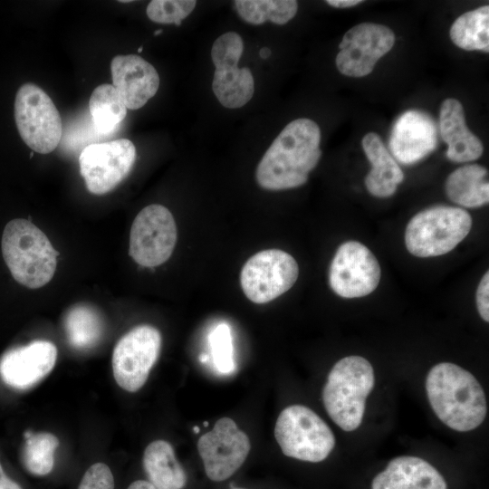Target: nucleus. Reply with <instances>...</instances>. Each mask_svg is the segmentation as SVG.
Returning <instances> with one entry per match:
<instances>
[{
    "label": "nucleus",
    "instance_id": "obj_44",
    "mask_svg": "<svg viewBox=\"0 0 489 489\" xmlns=\"http://www.w3.org/2000/svg\"><path fill=\"white\" fill-rule=\"evenodd\" d=\"M232 489H244V488H237V487H236V488H232Z\"/></svg>",
    "mask_w": 489,
    "mask_h": 489
},
{
    "label": "nucleus",
    "instance_id": "obj_34",
    "mask_svg": "<svg viewBox=\"0 0 489 489\" xmlns=\"http://www.w3.org/2000/svg\"><path fill=\"white\" fill-rule=\"evenodd\" d=\"M0 489H22V487L10 479L4 472L0 463Z\"/></svg>",
    "mask_w": 489,
    "mask_h": 489
},
{
    "label": "nucleus",
    "instance_id": "obj_25",
    "mask_svg": "<svg viewBox=\"0 0 489 489\" xmlns=\"http://www.w3.org/2000/svg\"><path fill=\"white\" fill-rule=\"evenodd\" d=\"M89 110L94 129L100 134L113 132L127 114V108L115 88L106 83L92 91Z\"/></svg>",
    "mask_w": 489,
    "mask_h": 489
},
{
    "label": "nucleus",
    "instance_id": "obj_40",
    "mask_svg": "<svg viewBox=\"0 0 489 489\" xmlns=\"http://www.w3.org/2000/svg\"><path fill=\"white\" fill-rule=\"evenodd\" d=\"M193 430H194L196 433H198V432H199V428H198L197 426L194 427Z\"/></svg>",
    "mask_w": 489,
    "mask_h": 489
},
{
    "label": "nucleus",
    "instance_id": "obj_17",
    "mask_svg": "<svg viewBox=\"0 0 489 489\" xmlns=\"http://www.w3.org/2000/svg\"><path fill=\"white\" fill-rule=\"evenodd\" d=\"M436 129L433 120L418 110L404 112L395 122L389 139L392 157L405 165L414 164L436 147Z\"/></svg>",
    "mask_w": 489,
    "mask_h": 489
},
{
    "label": "nucleus",
    "instance_id": "obj_11",
    "mask_svg": "<svg viewBox=\"0 0 489 489\" xmlns=\"http://www.w3.org/2000/svg\"><path fill=\"white\" fill-rule=\"evenodd\" d=\"M136 156L134 144L127 139L86 146L79 165L88 190L103 195L114 189L129 174Z\"/></svg>",
    "mask_w": 489,
    "mask_h": 489
},
{
    "label": "nucleus",
    "instance_id": "obj_19",
    "mask_svg": "<svg viewBox=\"0 0 489 489\" xmlns=\"http://www.w3.org/2000/svg\"><path fill=\"white\" fill-rule=\"evenodd\" d=\"M439 121L442 139L447 145L446 157L449 160L465 163L481 157L484 146L467 128L459 101L448 98L443 101Z\"/></svg>",
    "mask_w": 489,
    "mask_h": 489
},
{
    "label": "nucleus",
    "instance_id": "obj_41",
    "mask_svg": "<svg viewBox=\"0 0 489 489\" xmlns=\"http://www.w3.org/2000/svg\"><path fill=\"white\" fill-rule=\"evenodd\" d=\"M120 3H129V2H131V1H129V0L122 1V0H120Z\"/></svg>",
    "mask_w": 489,
    "mask_h": 489
},
{
    "label": "nucleus",
    "instance_id": "obj_36",
    "mask_svg": "<svg viewBox=\"0 0 489 489\" xmlns=\"http://www.w3.org/2000/svg\"><path fill=\"white\" fill-rule=\"evenodd\" d=\"M127 489H156L155 486L149 481L137 480L131 483Z\"/></svg>",
    "mask_w": 489,
    "mask_h": 489
},
{
    "label": "nucleus",
    "instance_id": "obj_39",
    "mask_svg": "<svg viewBox=\"0 0 489 489\" xmlns=\"http://www.w3.org/2000/svg\"><path fill=\"white\" fill-rule=\"evenodd\" d=\"M161 32H162V29H158V30L155 31L154 35H158V34H161Z\"/></svg>",
    "mask_w": 489,
    "mask_h": 489
},
{
    "label": "nucleus",
    "instance_id": "obj_23",
    "mask_svg": "<svg viewBox=\"0 0 489 489\" xmlns=\"http://www.w3.org/2000/svg\"><path fill=\"white\" fill-rule=\"evenodd\" d=\"M212 89L224 107L241 108L254 95V81L252 72L249 68L237 66L216 69Z\"/></svg>",
    "mask_w": 489,
    "mask_h": 489
},
{
    "label": "nucleus",
    "instance_id": "obj_31",
    "mask_svg": "<svg viewBox=\"0 0 489 489\" xmlns=\"http://www.w3.org/2000/svg\"><path fill=\"white\" fill-rule=\"evenodd\" d=\"M244 51L241 36L235 32L220 35L213 43L211 58L216 69L237 66Z\"/></svg>",
    "mask_w": 489,
    "mask_h": 489
},
{
    "label": "nucleus",
    "instance_id": "obj_3",
    "mask_svg": "<svg viewBox=\"0 0 489 489\" xmlns=\"http://www.w3.org/2000/svg\"><path fill=\"white\" fill-rule=\"evenodd\" d=\"M1 247L5 264L20 284L37 289L53 277L59 253L32 222L23 218L8 222L3 231Z\"/></svg>",
    "mask_w": 489,
    "mask_h": 489
},
{
    "label": "nucleus",
    "instance_id": "obj_10",
    "mask_svg": "<svg viewBox=\"0 0 489 489\" xmlns=\"http://www.w3.org/2000/svg\"><path fill=\"white\" fill-rule=\"evenodd\" d=\"M161 348V335L150 325H139L123 335L113 350L112 371L117 384L129 392L143 387Z\"/></svg>",
    "mask_w": 489,
    "mask_h": 489
},
{
    "label": "nucleus",
    "instance_id": "obj_32",
    "mask_svg": "<svg viewBox=\"0 0 489 489\" xmlns=\"http://www.w3.org/2000/svg\"><path fill=\"white\" fill-rule=\"evenodd\" d=\"M78 489H114V478L110 467L95 463L83 475Z\"/></svg>",
    "mask_w": 489,
    "mask_h": 489
},
{
    "label": "nucleus",
    "instance_id": "obj_26",
    "mask_svg": "<svg viewBox=\"0 0 489 489\" xmlns=\"http://www.w3.org/2000/svg\"><path fill=\"white\" fill-rule=\"evenodd\" d=\"M70 344L76 349L94 346L101 337L103 322L98 312L86 305L72 308L64 321Z\"/></svg>",
    "mask_w": 489,
    "mask_h": 489
},
{
    "label": "nucleus",
    "instance_id": "obj_12",
    "mask_svg": "<svg viewBox=\"0 0 489 489\" xmlns=\"http://www.w3.org/2000/svg\"><path fill=\"white\" fill-rule=\"evenodd\" d=\"M250 449L248 436L230 417L218 419L197 442L206 475L214 482L231 477L244 463Z\"/></svg>",
    "mask_w": 489,
    "mask_h": 489
},
{
    "label": "nucleus",
    "instance_id": "obj_33",
    "mask_svg": "<svg viewBox=\"0 0 489 489\" xmlns=\"http://www.w3.org/2000/svg\"><path fill=\"white\" fill-rule=\"evenodd\" d=\"M476 305L480 316L486 322L489 321V273L486 272L482 277L476 290Z\"/></svg>",
    "mask_w": 489,
    "mask_h": 489
},
{
    "label": "nucleus",
    "instance_id": "obj_8",
    "mask_svg": "<svg viewBox=\"0 0 489 489\" xmlns=\"http://www.w3.org/2000/svg\"><path fill=\"white\" fill-rule=\"evenodd\" d=\"M299 275L295 259L279 249L254 254L244 264L240 283L244 295L253 302H269L289 291Z\"/></svg>",
    "mask_w": 489,
    "mask_h": 489
},
{
    "label": "nucleus",
    "instance_id": "obj_22",
    "mask_svg": "<svg viewBox=\"0 0 489 489\" xmlns=\"http://www.w3.org/2000/svg\"><path fill=\"white\" fill-rule=\"evenodd\" d=\"M446 192L455 203L465 207H479L489 201L488 172L477 164L464 165L446 178Z\"/></svg>",
    "mask_w": 489,
    "mask_h": 489
},
{
    "label": "nucleus",
    "instance_id": "obj_37",
    "mask_svg": "<svg viewBox=\"0 0 489 489\" xmlns=\"http://www.w3.org/2000/svg\"><path fill=\"white\" fill-rule=\"evenodd\" d=\"M270 54H271V50L269 48H267V47L262 48L260 50V52H259V55L263 59L268 58L270 56Z\"/></svg>",
    "mask_w": 489,
    "mask_h": 489
},
{
    "label": "nucleus",
    "instance_id": "obj_42",
    "mask_svg": "<svg viewBox=\"0 0 489 489\" xmlns=\"http://www.w3.org/2000/svg\"><path fill=\"white\" fill-rule=\"evenodd\" d=\"M142 50H143V48H142V46H141V47H139V48L138 49V52H139V53H141Z\"/></svg>",
    "mask_w": 489,
    "mask_h": 489
},
{
    "label": "nucleus",
    "instance_id": "obj_14",
    "mask_svg": "<svg viewBox=\"0 0 489 489\" xmlns=\"http://www.w3.org/2000/svg\"><path fill=\"white\" fill-rule=\"evenodd\" d=\"M394 43L395 34L388 27L372 23L359 24L343 35L336 66L346 76H366Z\"/></svg>",
    "mask_w": 489,
    "mask_h": 489
},
{
    "label": "nucleus",
    "instance_id": "obj_30",
    "mask_svg": "<svg viewBox=\"0 0 489 489\" xmlns=\"http://www.w3.org/2000/svg\"><path fill=\"white\" fill-rule=\"evenodd\" d=\"M196 5L197 2L193 0H152L146 12L148 17L155 23L180 25Z\"/></svg>",
    "mask_w": 489,
    "mask_h": 489
},
{
    "label": "nucleus",
    "instance_id": "obj_16",
    "mask_svg": "<svg viewBox=\"0 0 489 489\" xmlns=\"http://www.w3.org/2000/svg\"><path fill=\"white\" fill-rule=\"evenodd\" d=\"M110 71L112 86L127 109L143 107L159 87L158 72L139 55L115 56L110 62Z\"/></svg>",
    "mask_w": 489,
    "mask_h": 489
},
{
    "label": "nucleus",
    "instance_id": "obj_18",
    "mask_svg": "<svg viewBox=\"0 0 489 489\" xmlns=\"http://www.w3.org/2000/svg\"><path fill=\"white\" fill-rule=\"evenodd\" d=\"M371 489H447L442 475L417 456H398L371 482Z\"/></svg>",
    "mask_w": 489,
    "mask_h": 489
},
{
    "label": "nucleus",
    "instance_id": "obj_43",
    "mask_svg": "<svg viewBox=\"0 0 489 489\" xmlns=\"http://www.w3.org/2000/svg\"><path fill=\"white\" fill-rule=\"evenodd\" d=\"M207 425H208V422H206H206H204V426H206V427Z\"/></svg>",
    "mask_w": 489,
    "mask_h": 489
},
{
    "label": "nucleus",
    "instance_id": "obj_1",
    "mask_svg": "<svg viewBox=\"0 0 489 489\" xmlns=\"http://www.w3.org/2000/svg\"><path fill=\"white\" fill-rule=\"evenodd\" d=\"M321 130L310 119L287 124L266 150L256 168L258 185L267 190H283L302 186L317 166Z\"/></svg>",
    "mask_w": 489,
    "mask_h": 489
},
{
    "label": "nucleus",
    "instance_id": "obj_29",
    "mask_svg": "<svg viewBox=\"0 0 489 489\" xmlns=\"http://www.w3.org/2000/svg\"><path fill=\"white\" fill-rule=\"evenodd\" d=\"M209 344L216 369L223 374L235 370L233 339L231 329L226 323H219L209 334Z\"/></svg>",
    "mask_w": 489,
    "mask_h": 489
},
{
    "label": "nucleus",
    "instance_id": "obj_24",
    "mask_svg": "<svg viewBox=\"0 0 489 489\" xmlns=\"http://www.w3.org/2000/svg\"><path fill=\"white\" fill-rule=\"evenodd\" d=\"M452 42L466 51L489 52V6L483 5L460 15L450 28Z\"/></svg>",
    "mask_w": 489,
    "mask_h": 489
},
{
    "label": "nucleus",
    "instance_id": "obj_20",
    "mask_svg": "<svg viewBox=\"0 0 489 489\" xmlns=\"http://www.w3.org/2000/svg\"><path fill=\"white\" fill-rule=\"evenodd\" d=\"M361 145L371 164V168L365 177L368 191L378 197L392 196L404 179L400 167L378 134L373 132L366 134Z\"/></svg>",
    "mask_w": 489,
    "mask_h": 489
},
{
    "label": "nucleus",
    "instance_id": "obj_38",
    "mask_svg": "<svg viewBox=\"0 0 489 489\" xmlns=\"http://www.w3.org/2000/svg\"><path fill=\"white\" fill-rule=\"evenodd\" d=\"M207 360H208V356H207V355L204 354V355H201V356H200V360H201V362L205 363V362L207 361Z\"/></svg>",
    "mask_w": 489,
    "mask_h": 489
},
{
    "label": "nucleus",
    "instance_id": "obj_5",
    "mask_svg": "<svg viewBox=\"0 0 489 489\" xmlns=\"http://www.w3.org/2000/svg\"><path fill=\"white\" fill-rule=\"evenodd\" d=\"M472 217L463 208L436 206L408 222L405 232L408 251L417 257L438 256L452 251L469 234Z\"/></svg>",
    "mask_w": 489,
    "mask_h": 489
},
{
    "label": "nucleus",
    "instance_id": "obj_28",
    "mask_svg": "<svg viewBox=\"0 0 489 489\" xmlns=\"http://www.w3.org/2000/svg\"><path fill=\"white\" fill-rule=\"evenodd\" d=\"M24 464L25 468L36 475L49 474L54 465V451L59 446L58 438L49 432L24 433Z\"/></svg>",
    "mask_w": 489,
    "mask_h": 489
},
{
    "label": "nucleus",
    "instance_id": "obj_15",
    "mask_svg": "<svg viewBox=\"0 0 489 489\" xmlns=\"http://www.w3.org/2000/svg\"><path fill=\"white\" fill-rule=\"evenodd\" d=\"M57 349L47 340H35L7 351L0 360L2 379L15 388H28L48 375L55 365Z\"/></svg>",
    "mask_w": 489,
    "mask_h": 489
},
{
    "label": "nucleus",
    "instance_id": "obj_21",
    "mask_svg": "<svg viewBox=\"0 0 489 489\" xmlns=\"http://www.w3.org/2000/svg\"><path fill=\"white\" fill-rule=\"evenodd\" d=\"M143 467L156 489H183L187 474L177 462L173 446L165 440H155L145 449Z\"/></svg>",
    "mask_w": 489,
    "mask_h": 489
},
{
    "label": "nucleus",
    "instance_id": "obj_2",
    "mask_svg": "<svg viewBox=\"0 0 489 489\" xmlns=\"http://www.w3.org/2000/svg\"><path fill=\"white\" fill-rule=\"evenodd\" d=\"M426 389L436 417L454 430H473L486 416V399L480 383L454 363L434 366L427 376Z\"/></svg>",
    "mask_w": 489,
    "mask_h": 489
},
{
    "label": "nucleus",
    "instance_id": "obj_27",
    "mask_svg": "<svg viewBox=\"0 0 489 489\" xmlns=\"http://www.w3.org/2000/svg\"><path fill=\"white\" fill-rule=\"evenodd\" d=\"M234 3L240 17L255 25L267 20L284 24L295 16L298 10V3L294 0H237Z\"/></svg>",
    "mask_w": 489,
    "mask_h": 489
},
{
    "label": "nucleus",
    "instance_id": "obj_7",
    "mask_svg": "<svg viewBox=\"0 0 489 489\" xmlns=\"http://www.w3.org/2000/svg\"><path fill=\"white\" fill-rule=\"evenodd\" d=\"M14 120L22 139L34 151L48 154L60 143V113L49 95L37 85L28 82L18 89Z\"/></svg>",
    "mask_w": 489,
    "mask_h": 489
},
{
    "label": "nucleus",
    "instance_id": "obj_4",
    "mask_svg": "<svg viewBox=\"0 0 489 489\" xmlns=\"http://www.w3.org/2000/svg\"><path fill=\"white\" fill-rule=\"evenodd\" d=\"M374 382L371 364L360 356L345 357L331 369L322 400L330 417L344 431L360 427Z\"/></svg>",
    "mask_w": 489,
    "mask_h": 489
},
{
    "label": "nucleus",
    "instance_id": "obj_35",
    "mask_svg": "<svg viewBox=\"0 0 489 489\" xmlns=\"http://www.w3.org/2000/svg\"><path fill=\"white\" fill-rule=\"evenodd\" d=\"M361 0H327L326 3L337 8H348L360 4Z\"/></svg>",
    "mask_w": 489,
    "mask_h": 489
},
{
    "label": "nucleus",
    "instance_id": "obj_13",
    "mask_svg": "<svg viewBox=\"0 0 489 489\" xmlns=\"http://www.w3.org/2000/svg\"><path fill=\"white\" fill-rule=\"evenodd\" d=\"M381 276L379 264L364 244L349 241L336 251L331 263L329 283L343 298H358L371 293Z\"/></svg>",
    "mask_w": 489,
    "mask_h": 489
},
{
    "label": "nucleus",
    "instance_id": "obj_6",
    "mask_svg": "<svg viewBox=\"0 0 489 489\" xmlns=\"http://www.w3.org/2000/svg\"><path fill=\"white\" fill-rule=\"evenodd\" d=\"M274 437L286 456L312 463L326 459L335 446L328 425L302 405L287 407L279 414Z\"/></svg>",
    "mask_w": 489,
    "mask_h": 489
},
{
    "label": "nucleus",
    "instance_id": "obj_9",
    "mask_svg": "<svg viewBox=\"0 0 489 489\" xmlns=\"http://www.w3.org/2000/svg\"><path fill=\"white\" fill-rule=\"evenodd\" d=\"M177 237V225L171 212L164 206L149 205L132 223L129 254L141 266H158L171 256Z\"/></svg>",
    "mask_w": 489,
    "mask_h": 489
}]
</instances>
